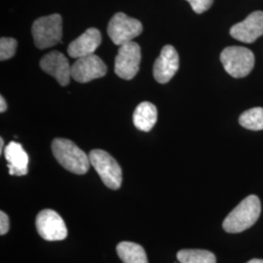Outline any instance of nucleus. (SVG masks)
I'll return each instance as SVG.
<instances>
[{"instance_id":"obj_22","label":"nucleus","mask_w":263,"mask_h":263,"mask_svg":"<svg viewBox=\"0 0 263 263\" xmlns=\"http://www.w3.org/2000/svg\"><path fill=\"white\" fill-rule=\"evenodd\" d=\"M7 110V104H6V101L5 99L1 96L0 97V112H5Z\"/></svg>"},{"instance_id":"obj_10","label":"nucleus","mask_w":263,"mask_h":263,"mask_svg":"<svg viewBox=\"0 0 263 263\" xmlns=\"http://www.w3.org/2000/svg\"><path fill=\"white\" fill-rule=\"evenodd\" d=\"M40 67L49 76L56 78L58 83L62 86L69 84L71 78V66L66 56L59 52L52 51L46 54L40 61Z\"/></svg>"},{"instance_id":"obj_9","label":"nucleus","mask_w":263,"mask_h":263,"mask_svg":"<svg viewBox=\"0 0 263 263\" xmlns=\"http://www.w3.org/2000/svg\"><path fill=\"white\" fill-rule=\"evenodd\" d=\"M107 67L97 55L82 57L71 66V78L79 83H88L94 79L104 77Z\"/></svg>"},{"instance_id":"obj_17","label":"nucleus","mask_w":263,"mask_h":263,"mask_svg":"<svg viewBox=\"0 0 263 263\" xmlns=\"http://www.w3.org/2000/svg\"><path fill=\"white\" fill-rule=\"evenodd\" d=\"M177 257L180 263H216V255L206 250H181Z\"/></svg>"},{"instance_id":"obj_11","label":"nucleus","mask_w":263,"mask_h":263,"mask_svg":"<svg viewBox=\"0 0 263 263\" xmlns=\"http://www.w3.org/2000/svg\"><path fill=\"white\" fill-rule=\"evenodd\" d=\"M179 58L177 50L171 45L162 49L161 54L153 66V76L155 80L166 84L179 70Z\"/></svg>"},{"instance_id":"obj_18","label":"nucleus","mask_w":263,"mask_h":263,"mask_svg":"<svg viewBox=\"0 0 263 263\" xmlns=\"http://www.w3.org/2000/svg\"><path fill=\"white\" fill-rule=\"evenodd\" d=\"M241 126L252 131L263 130V108L254 107L245 111L239 118Z\"/></svg>"},{"instance_id":"obj_1","label":"nucleus","mask_w":263,"mask_h":263,"mask_svg":"<svg viewBox=\"0 0 263 263\" xmlns=\"http://www.w3.org/2000/svg\"><path fill=\"white\" fill-rule=\"evenodd\" d=\"M260 213L261 205L259 199L255 195H250L226 216L222 227L228 233L243 232L254 226Z\"/></svg>"},{"instance_id":"obj_8","label":"nucleus","mask_w":263,"mask_h":263,"mask_svg":"<svg viewBox=\"0 0 263 263\" xmlns=\"http://www.w3.org/2000/svg\"><path fill=\"white\" fill-rule=\"evenodd\" d=\"M38 234L46 241H62L67 237V228L62 216L46 209L41 211L35 220Z\"/></svg>"},{"instance_id":"obj_3","label":"nucleus","mask_w":263,"mask_h":263,"mask_svg":"<svg viewBox=\"0 0 263 263\" xmlns=\"http://www.w3.org/2000/svg\"><path fill=\"white\" fill-rule=\"evenodd\" d=\"M32 36L38 49H47L60 43L63 37L61 15L53 14L35 20L32 25Z\"/></svg>"},{"instance_id":"obj_14","label":"nucleus","mask_w":263,"mask_h":263,"mask_svg":"<svg viewBox=\"0 0 263 263\" xmlns=\"http://www.w3.org/2000/svg\"><path fill=\"white\" fill-rule=\"evenodd\" d=\"M9 174L12 176H25L28 172V155L22 144L11 141L4 149Z\"/></svg>"},{"instance_id":"obj_13","label":"nucleus","mask_w":263,"mask_h":263,"mask_svg":"<svg viewBox=\"0 0 263 263\" xmlns=\"http://www.w3.org/2000/svg\"><path fill=\"white\" fill-rule=\"evenodd\" d=\"M102 34L99 29L95 28H88L74 41H72L67 48L69 57L79 59L82 57L93 55L95 51L101 45Z\"/></svg>"},{"instance_id":"obj_4","label":"nucleus","mask_w":263,"mask_h":263,"mask_svg":"<svg viewBox=\"0 0 263 263\" xmlns=\"http://www.w3.org/2000/svg\"><path fill=\"white\" fill-rule=\"evenodd\" d=\"M89 159L105 186L113 190L120 188L122 184V170L109 153L94 149L90 152Z\"/></svg>"},{"instance_id":"obj_15","label":"nucleus","mask_w":263,"mask_h":263,"mask_svg":"<svg viewBox=\"0 0 263 263\" xmlns=\"http://www.w3.org/2000/svg\"><path fill=\"white\" fill-rule=\"evenodd\" d=\"M157 108L148 102H143L137 106L133 115V122L140 131L149 132L157 121Z\"/></svg>"},{"instance_id":"obj_2","label":"nucleus","mask_w":263,"mask_h":263,"mask_svg":"<svg viewBox=\"0 0 263 263\" xmlns=\"http://www.w3.org/2000/svg\"><path fill=\"white\" fill-rule=\"evenodd\" d=\"M52 151L57 161L67 171L76 175H84L88 172L91 164L89 155L73 141L55 139L52 142Z\"/></svg>"},{"instance_id":"obj_12","label":"nucleus","mask_w":263,"mask_h":263,"mask_svg":"<svg viewBox=\"0 0 263 263\" xmlns=\"http://www.w3.org/2000/svg\"><path fill=\"white\" fill-rule=\"evenodd\" d=\"M230 34L244 43H253L263 34V12L255 11L246 19L234 25L230 29Z\"/></svg>"},{"instance_id":"obj_16","label":"nucleus","mask_w":263,"mask_h":263,"mask_svg":"<svg viewBox=\"0 0 263 263\" xmlns=\"http://www.w3.org/2000/svg\"><path fill=\"white\" fill-rule=\"evenodd\" d=\"M116 251L124 263H148L146 254L141 245L121 242L117 246Z\"/></svg>"},{"instance_id":"obj_20","label":"nucleus","mask_w":263,"mask_h":263,"mask_svg":"<svg viewBox=\"0 0 263 263\" xmlns=\"http://www.w3.org/2000/svg\"><path fill=\"white\" fill-rule=\"evenodd\" d=\"M193 11L197 14H202L211 8L214 0H186Z\"/></svg>"},{"instance_id":"obj_21","label":"nucleus","mask_w":263,"mask_h":263,"mask_svg":"<svg viewBox=\"0 0 263 263\" xmlns=\"http://www.w3.org/2000/svg\"><path fill=\"white\" fill-rule=\"evenodd\" d=\"M9 227V217L3 211H1L0 212V234L5 235L8 232Z\"/></svg>"},{"instance_id":"obj_6","label":"nucleus","mask_w":263,"mask_h":263,"mask_svg":"<svg viewBox=\"0 0 263 263\" xmlns=\"http://www.w3.org/2000/svg\"><path fill=\"white\" fill-rule=\"evenodd\" d=\"M142 25L139 20L134 19L122 12L113 16L107 28L108 36L113 43L118 46L131 42L142 32Z\"/></svg>"},{"instance_id":"obj_7","label":"nucleus","mask_w":263,"mask_h":263,"mask_svg":"<svg viewBox=\"0 0 263 263\" xmlns=\"http://www.w3.org/2000/svg\"><path fill=\"white\" fill-rule=\"evenodd\" d=\"M141 60V47L138 43L131 41L124 44L115 58V73L122 79L131 80L139 72Z\"/></svg>"},{"instance_id":"obj_24","label":"nucleus","mask_w":263,"mask_h":263,"mask_svg":"<svg viewBox=\"0 0 263 263\" xmlns=\"http://www.w3.org/2000/svg\"><path fill=\"white\" fill-rule=\"evenodd\" d=\"M247 263H263V259H257V258H255V259H252V260H250L249 262Z\"/></svg>"},{"instance_id":"obj_5","label":"nucleus","mask_w":263,"mask_h":263,"mask_svg":"<svg viewBox=\"0 0 263 263\" xmlns=\"http://www.w3.org/2000/svg\"><path fill=\"white\" fill-rule=\"evenodd\" d=\"M220 61L228 74L235 78L249 76L254 66V55L249 49L227 47L220 54Z\"/></svg>"},{"instance_id":"obj_23","label":"nucleus","mask_w":263,"mask_h":263,"mask_svg":"<svg viewBox=\"0 0 263 263\" xmlns=\"http://www.w3.org/2000/svg\"><path fill=\"white\" fill-rule=\"evenodd\" d=\"M3 147H4V140L1 138L0 139V153L2 154V152H3Z\"/></svg>"},{"instance_id":"obj_19","label":"nucleus","mask_w":263,"mask_h":263,"mask_svg":"<svg viewBox=\"0 0 263 263\" xmlns=\"http://www.w3.org/2000/svg\"><path fill=\"white\" fill-rule=\"evenodd\" d=\"M18 43L16 39L2 37L0 39V60L6 61L15 55Z\"/></svg>"}]
</instances>
